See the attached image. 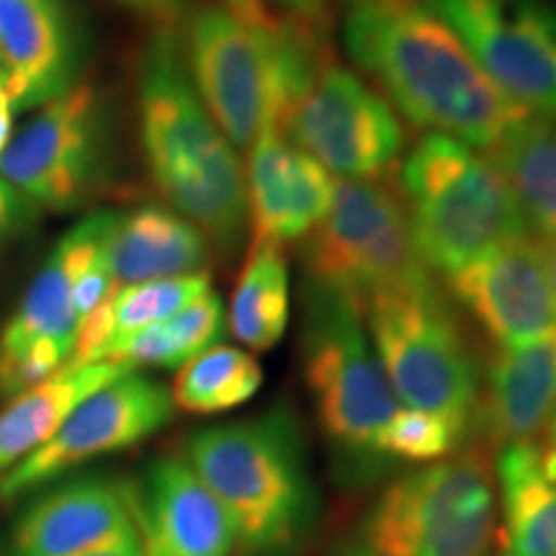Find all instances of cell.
<instances>
[{
  "label": "cell",
  "instance_id": "6da1fadb",
  "mask_svg": "<svg viewBox=\"0 0 556 556\" xmlns=\"http://www.w3.org/2000/svg\"><path fill=\"white\" fill-rule=\"evenodd\" d=\"M343 37L353 62L413 127L490 150L528 111L422 0L351 5Z\"/></svg>",
  "mask_w": 556,
  "mask_h": 556
},
{
  "label": "cell",
  "instance_id": "7a4b0ae2",
  "mask_svg": "<svg viewBox=\"0 0 556 556\" xmlns=\"http://www.w3.org/2000/svg\"><path fill=\"white\" fill-rule=\"evenodd\" d=\"M137 119L160 199L232 253L248 229L245 168L193 88L180 34H150L139 50Z\"/></svg>",
  "mask_w": 556,
  "mask_h": 556
},
{
  "label": "cell",
  "instance_id": "3957f363",
  "mask_svg": "<svg viewBox=\"0 0 556 556\" xmlns=\"http://www.w3.org/2000/svg\"><path fill=\"white\" fill-rule=\"evenodd\" d=\"M189 467L225 507L238 556H299L317 523V486L296 415L287 405L201 428Z\"/></svg>",
  "mask_w": 556,
  "mask_h": 556
},
{
  "label": "cell",
  "instance_id": "277c9868",
  "mask_svg": "<svg viewBox=\"0 0 556 556\" xmlns=\"http://www.w3.org/2000/svg\"><path fill=\"white\" fill-rule=\"evenodd\" d=\"M186 67L208 116L235 148L248 150L283 116L330 58V34L289 18L248 21L222 3L189 11L180 31Z\"/></svg>",
  "mask_w": 556,
  "mask_h": 556
},
{
  "label": "cell",
  "instance_id": "5b68a950",
  "mask_svg": "<svg viewBox=\"0 0 556 556\" xmlns=\"http://www.w3.org/2000/svg\"><path fill=\"white\" fill-rule=\"evenodd\" d=\"M397 193L417 255L433 276L446 278L528 235L497 165L454 137L426 131L417 139L402 157Z\"/></svg>",
  "mask_w": 556,
  "mask_h": 556
},
{
  "label": "cell",
  "instance_id": "8992f818",
  "mask_svg": "<svg viewBox=\"0 0 556 556\" xmlns=\"http://www.w3.org/2000/svg\"><path fill=\"white\" fill-rule=\"evenodd\" d=\"M302 302L304 384L319 430L358 475L381 464L379 435L400 400L381 371L356 299L304 281Z\"/></svg>",
  "mask_w": 556,
  "mask_h": 556
},
{
  "label": "cell",
  "instance_id": "52a82bcc",
  "mask_svg": "<svg viewBox=\"0 0 556 556\" xmlns=\"http://www.w3.org/2000/svg\"><path fill=\"white\" fill-rule=\"evenodd\" d=\"M495 467L484 446L407 471L361 520L356 556H486L497 541Z\"/></svg>",
  "mask_w": 556,
  "mask_h": 556
},
{
  "label": "cell",
  "instance_id": "ba28073f",
  "mask_svg": "<svg viewBox=\"0 0 556 556\" xmlns=\"http://www.w3.org/2000/svg\"><path fill=\"white\" fill-rule=\"evenodd\" d=\"M364 319L381 371L402 405L446 417L469 441L479 364L438 283L371 296Z\"/></svg>",
  "mask_w": 556,
  "mask_h": 556
},
{
  "label": "cell",
  "instance_id": "9c48e42d",
  "mask_svg": "<svg viewBox=\"0 0 556 556\" xmlns=\"http://www.w3.org/2000/svg\"><path fill=\"white\" fill-rule=\"evenodd\" d=\"M304 281L340 291L364 307L384 291L433 287L405 217L397 186L338 180L328 217L302 240Z\"/></svg>",
  "mask_w": 556,
  "mask_h": 556
},
{
  "label": "cell",
  "instance_id": "30bf717a",
  "mask_svg": "<svg viewBox=\"0 0 556 556\" xmlns=\"http://www.w3.org/2000/svg\"><path fill=\"white\" fill-rule=\"evenodd\" d=\"M109 176V109L88 80L41 103L0 152V180L37 212H75L106 189Z\"/></svg>",
  "mask_w": 556,
  "mask_h": 556
},
{
  "label": "cell",
  "instance_id": "8fae6325",
  "mask_svg": "<svg viewBox=\"0 0 556 556\" xmlns=\"http://www.w3.org/2000/svg\"><path fill=\"white\" fill-rule=\"evenodd\" d=\"M281 135L343 180H387L407 144L392 103L336 54L291 103Z\"/></svg>",
  "mask_w": 556,
  "mask_h": 556
},
{
  "label": "cell",
  "instance_id": "7c38bea8",
  "mask_svg": "<svg viewBox=\"0 0 556 556\" xmlns=\"http://www.w3.org/2000/svg\"><path fill=\"white\" fill-rule=\"evenodd\" d=\"M114 212H96L62 238L0 332V397L11 400L73 361L80 317L73 291L99 255Z\"/></svg>",
  "mask_w": 556,
  "mask_h": 556
},
{
  "label": "cell",
  "instance_id": "4fadbf2b",
  "mask_svg": "<svg viewBox=\"0 0 556 556\" xmlns=\"http://www.w3.org/2000/svg\"><path fill=\"white\" fill-rule=\"evenodd\" d=\"M507 99L556 119V5L548 0H422Z\"/></svg>",
  "mask_w": 556,
  "mask_h": 556
},
{
  "label": "cell",
  "instance_id": "5bb4252c",
  "mask_svg": "<svg viewBox=\"0 0 556 556\" xmlns=\"http://www.w3.org/2000/svg\"><path fill=\"white\" fill-rule=\"evenodd\" d=\"M173 415L176 405L168 387L142 374H124L90 394L50 443L5 471L0 497L29 495L96 458L137 446L168 426Z\"/></svg>",
  "mask_w": 556,
  "mask_h": 556
},
{
  "label": "cell",
  "instance_id": "9a60e30c",
  "mask_svg": "<svg viewBox=\"0 0 556 556\" xmlns=\"http://www.w3.org/2000/svg\"><path fill=\"white\" fill-rule=\"evenodd\" d=\"M446 289L492 345H523L556 328V294L539 242L528 235L446 276Z\"/></svg>",
  "mask_w": 556,
  "mask_h": 556
},
{
  "label": "cell",
  "instance_id": "2e32d148",
  "mask_svg": "<svg viewBox=\"0 0 556 556\" xmlns=\"http://www.w3.org/2000/svg\"><path fill=\"white\" fill-rule=\"evenodd\" d=\"M137 536V484L86 475L50 486L24 507L9 556H88Z\"/></svg>",
  "mask_w": 556,
  "mask_h": 556
},
{
  "label": "cell",
  "instance_id": "e0dca14e",
  "mask_svg": "<svg viewBox=\"0 0 556 556\" xmlns=\"http://www.w3.org/2000/svg\"><path fill=\"white\" fill-rule=\"evenodd\" d=\"M0 50L13 111L39 109L78 83L83 26L73 0H0Z\"/></svg>",
  "mask_w": 556,
  "mask_h": 556
},
{
  "label": "cell",
  "instance_id": "ac0fdd59",
  "mask_svg": "<svg viewBox=\"0 0 556 556\" xmlns=\"http://www.w3.org/2000/svg\"><path fill=\"white\" fill-rule=\"evenodd\" d=\"M338 180L281 129H263L248 148L245 193L253 240H304L328 217Z\"/></svg>",
  "mask_w": 556,
  "mask_h": 556
},
{
  "label": "cell",
  "instance_id": "d6986e66",
  "mask_svg": "<svg viewBox=\"0 0 556 556\" xmlns=\"http://www.w3.org/2000/svg\"><path fill=\"white\" fill-rule=\"evenodd\" d=\"M142 556H232L235 528L184 456H160L137 484Z\"/></svg>",
  "mask_w": 556,
  "mask_h": 556
},
{
  "label": "cell",
  "instance_id": "ffe728a7",
  "mask_svg": "<svg viewBox=\"0 0 556 556\" xmlns=\"http://www.w3.org/2000/svg\"><path fill=\"white\" fill-rule=\"evenodd\" d=\"M556 413V328L531 343L500 348L479 374V402L471 438L495 448L533 443Z\"/></svg>",
  "mask_w": 556,
  "mask_h": 556
},
{
  "label": "cell",
  "instance_id": "44dd1931",
  "mask_svg": "<svg viewBox=\"0 0 556 556\" xmlns=\"http://www.w3.org/2000/svg\"><path fill=\"white\" fill-rule=\"evenodd\" d=\"M114 287L163 281L206 270L208 240L173 208L144 204L116 214L106 238Z\"/></svg>",
  "mask_w": 556,
  "mask_h": 556
},
{
  "label": "cell",
  "instance_id": "7402d4cb",
  "mask_svg": "<svg viewBox=\"0 0 556 556\" xmlns=\"http://www.w3.org/2000/svg\"><path fill=\"white\" fill-rule=\"evenodd\" d=\"M129 374L116 364H65L0 409V475L50 443L90 394Z\"/></svg>",
  "mask_w": 556,
  "mask_h": 556
},
{
  "label": "cell",
  "instance_id": "603a6c76",
  "mask_svg": "<svg viewBox=\"0 0 556 556\" xmlns=\"http://www.w3.org/2000/svg\"><path fill=\"white\" fill-rule=\"evenodd\" d=\"M495 482L507 556H556V482L546 477L539 443L497 448Z\"/></svg>",
  "mask_w": 556,
  "mask_h": 556
},
{
  "label": "cell",
  "instance_id": "cb8c5ba5",
  "mask_svg": "<svg viewBox=\"0 0 556 556\" xmlns=\"http://www.w3.org/2000/svg\"><path fill=\"white\" fill-rule=\"evenodd\" d=\"M208 287H212V276L206 270L163 278V281L116 287L106 296V302L80 323L73 364H99L124 338L152 328L189 307L193 299L212 291Z\"/></svg>",
  "mask_w": 556,
  "mask_h": 556
},
{
  "label": "cell",
  "instance_id": "d4e9b609",
  "mask_svg": "<svg viewBox=\"0 0 556 556\" xmlns=\"http://www.w3.org/2000/svg\"><path fill=\"white\" fill-rule=\"evenodd\" d=\"M492 163L510 186L526 225L541 240L556 238V119L526 111L492 144Z\"/></svg>",
  "mask_w": 556,
  "mask_h": 556
},
{
  "label": "cell",
  "instance_id": "484cf974",
  "mask_svg": "<svg viewBox=\"0 0 556 556\" xmlns=\"http://www.w3.org/2000/svg\"><path fill=\"white\" fill-rule=\"evenodd\" d=\"M289 323L291 274L287 250L278 242L253 240L229 302V330L250 351L266 353L281 343Z\"/></svg>",
  "mask_w": 556,
  "mask_h": 556
},
{
  "label": "cell",
  "instance_id": "4316f807",
  "mask_svg": "<svg viewBox=\"0 0 556 556\" xmlns=\"http://www.w3.org/2000/svg\"><path fill=\"white\" fill-rule=\"evenodd\" d=\"M227 330L225 304L214 291L193 299L189 307L124 338L103 356V364L135 368H180L199 353L219 345Z\"/></svg>",
  "mask_w": 556,
  "mask_h": 556
},
{
  "label": "cell",
  "instance_id": "83f0119b",
  "mask_svg": "<svg viewBox=\"0 0 556 556\" xmlns=\"http://www.w3.org/2000/svg\"><path fill=\"white\" fill-rule=\"evenodd\" d=\"M263 368L253 353L232 345H212L173 379V405L191 415H219L245 405L258 394Z\"/></svg>",
  "mask_w": 556,
  "mask_h": 556
},
{
  "label": "cell",
  "instance_id": "f1b7e54d",
  "mask_svg": "<svg viewBox=\"0 0 556 556\" xmlns=\"http://www.w3.org/2000/svg\"><path fill=\"white\" fill-rule=\"evenodd\" d=\"M467 443V435L446 417L426 413V409L400 407L389 426L379 435V456L397 458L409 464H433L456 454Z\"/></svg>",
  "mask_w": 556,
  "mask_h": 556
},
{
  "label": "cell",
  "instance_id": "f546056e",
  "mask_svg": "<svg viewBox=\"0 0 556 556\" xmlns=\"http://www.w3.org/2000/svg\"><path fill=\"white\" fill-rule=\"evenodd\" d=\"M111 3L135 16L150 34H180L191 11L186 0H111Z\"/></svg>",
  "mask_w": 556,
  "mask_h": 556
},
{
  "label": "cell",
  "instance_id": "4dcf8cb0",
  "mask_svg": "<svg viewBox=\"0 0 556 556\" xmlns=\"http://www.w3.org/2000/svg\"><path fill=\"white\" fill-rule=\"evenodd\" d=\"M274 3L283 11V18L309 31L330 34L332 0H274Z\"/></svg>",
  "mask_w": 556,
  "mask_h": 556
},
{
  "label": "cell",
  "instance_id": "1f68e13d",
  "mask_svg": "<svg viewBox=\"0 0 556 556\" xmlns=\"http://www.w3.org/2000/svg\"><path fill=\"white\" fill-rule=\"evenodd\" d=\"M21 201L16 193L11 191V186L5 180H0V238L13 227V222L18 219L21 214Z\"/></svg>",
  "mask_w": 556,
  "mask_h": 556
},
{
  "label": "cell",
  "instance_id": "d6a6232c",
  "mask_svg": "<svg viewBox=\"0 0 556 556\" xmlns=\"http://www.w3.org/2000/svg\"><path fill=\"white\" fill-rule=\"evenodd\" d=\"M222 5H227L229 11H235L238 16L248 21H258V24H266V21H274L276 16L266 9L263 0H219Z\"/></svg>",
  "mask_w": 556,
  "mask_h": 556
},
{
  "label": "cell",
  "instance_id": "836d02e7",
  "mask_svg": "<svg viewBox=\"0 0 556 556\" xmlns=\"http://www.w3.org/2000/svg\"><path fill=\"white\" fill-rule=\"evenodd\" d=\"M539 451H541V464H544L546 477L552 479V482H556V413L552 415V420H548L544 443H539Z\"/></svg>",
  "mask_w": 556,
  "mask_h": 556
},
{
  "label": "cell",
  "instance_id": "e575fe53",
  "mask_svg": "<svg viewBox=\"0 0 556 556\" xmlns=\"http://www.w3.org/2000/svg\"><path fill=\"white\" fill-rule=\"evenodd\" d=\"M11 131H13V106L9 93L0 88V152L5 150V144L11 142Z\"/></svg>",
  "mask_w": 556,
  "mask_h": 556
},
{
  "label": "cell",
  "instance_id": "d590c367",
  "mask_svg": "<svg viewBox=\"0 0 556 556\" xmlns=\"http://www.w3.org/2000/svg\"><path fill=\"white\" fill-rule=\"evenodd\" d=\"M88 556H142V546H139V533L137 536H129L119 541V544H111L106 548H99V552Z\"/></svg>",
  "mask_w": 556,
  "mask_h": 556
},
{
  "label": "cell",
  "instance_id": "8d00e7d4",
  "mask_svg": "<svg viewBox=\"0 0 556 556\" xmlns=\"http://www.w3.org/2000/svg\"><path fill=\"white\" fill-rule=\"evenodd\" d=\"M539 248H541V258H544L548 281H552V289L556 294V238L554 240H541Z\"/></svg>",
  "mask_w": 556,
  "mask_h": 556
},
{
  "label": "cell",
  "instance_id": "74e56055",
  "mask_svg": "<svg viewBox=\"0 0 556 556\" xmlns=\"http://www.w3.org/2000/svg\"><path fill=\"white\" fill-rule=\"evenodd\" d=\"M9 83H11V75H9V65H5V58H3V50H0V88L9 93Z\"/></svg>",
  "mask_w": 556,
  "mask_h": 556
},
{
  "label": "cell",
  "instance_id": "f35d334b",
  "mask_svg": "<svg viewBox=\"0 0 556 556\" xmlns=\"http://www.w3.org/2000/svg\"><path fill=\"white\" fill-rule=\"evenodd\" d=\"M358 3H371V0H351V5H358Z\"/></svg>",
  "mask_w": 556,
  "mask_h": 556
},
{
  "label": "cell",
  "instance_id": "ab89813d",
  "mask_svg": "<svg viewBox=\"0 0 556 556\" xmlns=\"http://www.w3.org/2000/svg\"><path fill=\"white\" fill-rule=\"evenodd\" d=\"M0 556H9V552H0Z\"/></svg>",
  "mask_w": 556,
  "mask_h": 556
},
{
  "label": "cell",
  "instance_id": "60d3db41",
  "mask_svg": "<svg viewBox=\"0 0 556 556\" xmlns=\"http://www.w3.org/2000/svg\"><path fill=\"white\" fill-rule=\"evenodd\" d=\"M0 484H3V475H0Z\"/></svg>",
  "mask_w": 556,
  "mask_h": 556
}]
</instances>
